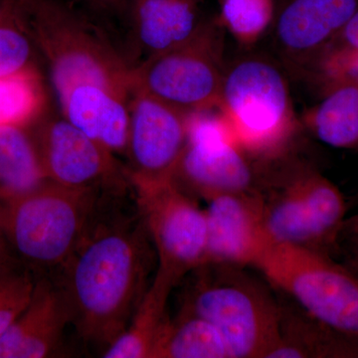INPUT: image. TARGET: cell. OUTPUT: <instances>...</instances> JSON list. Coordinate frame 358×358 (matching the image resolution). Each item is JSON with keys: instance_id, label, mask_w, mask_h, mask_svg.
<instances>
[{"instance_id": "f546056e", "label": "cell", "mask_w": 358, "mask_h": 358, "mask_svg": "<svg viewBox=\"0 0 358 358\" xmlns=\"http://www.w3.org/2000/svg\"><path fill=\"white\" fill-rule=\"evenodd\" d=\"M343 235H346L348 237L358 235V214L352 218L346 219L343 225Z\"/></svg>"}, {"instance_id": "6da1fadb", "label": "cell", "mask_w": 358, "mask_h": 358, "mask_svg": "<svg viewBox=\"0 0 358 358\" xmlns=\"http://www.w3.org/2000/svg\"><path fill=\"white\" fill-rule=\"evenodd\" d=\"M61 115L110 150L128 141L131 70L108 35L65 0H17Z\"/></svg>"}, {"instance_id": "30bf717a", "label": "cell", "mask_w": 358, "mask_h": 358, "mask_svg": "<svg viewBox=\"0 0 358 358\" xmlns=\"http://www.w3.org/2000/svg\"><path fill=\"white\" fill-rule=\"evenodd\" d=\"M186 115L143 92L133 91L126 152L131 182L173 180L187 141Z\"/></svg>"}, {"instance_id": "484cf974", "label": "cell", "mask_w": 358, "mask_h": 358, "mask_svg": "<svg viewBox=\"0 0 358 358\" xmlns=\"http://www.w3.org/2000/svg\"><path fill=\"white\" fill-rule=\"evenodd\" d=\"M324 93L345 84H358V49L329 45L312 63Z\"/></svg>"}, {"instance_id": "e0dca14e", "label": "cell", "mask_w": 358, "mask_h": 358, "mask_svg": "<svg viewBox=\"0 0 358 358\" xmlns=\"http://www.w3.org/2000/svg\"><path fill=\"white\" fill-rule=\"evenodd\" d=\"M174 287L169 278L157 271L128 327L103 352L102 357H154L155 346L169 320L167 301Z\"/></svg>"}, {"instance_id": "4fadbf2b", "label": "cell", "mask_w": 358, "mask_h": 358, "mask_svg": "<svg viewBox=\"0 0 358 358\" xmlns=\"http://www.w3.org/2000/svg\"><path fill=\"white\" fill-rule=\"evenodd\" d=\"M248 157L233 140L186 143L174 181L188 194L206 201L251 192L257 188Z\"/></svg>"}, {"instance_id": "ac0fdd59", "label": "cell", "mask_w": 358, "mask_h": 358, "mask_svg": "<svg viewBox=\"0 0 358 358\" xmlns=\"http://www.w3.org/2000/svg\"><path fill=\"white\" fill-rule=\"evenodd\" d=\"M47 181L31 126L0 127V202L23 196Z\"/></svg>"}, {"instance_id": "d6a6232c", "label": "cell", "mask_w": 358, "mask_h": 358, "mask_svg": "<svg viewBox=\"0 0 358 358\" xmlns=\"http://www.w3.org/2000/svg\"><path fill=\"white\" fill-rule=\"evenodd\" d=\"M89 1H91V2H92V0H89Z\"/></svg>"}, {"instance_id": "4316f807", "label": "cell", "mask_w": 358, "mask_h": 358, "mask_svg": "<svg viewBox=\"0 0 358 358\" xmlns=\"http://www.w3.org/2000/svg\"><path fill=\"white\" fill-rule=\"evenodd\" d=\"M329 45L358 49V8ZM327 45V46H329ZM326 47V48H327Z\"/></svg>"}, {"instance_id": "3957f363", "label": "cell", "mask_w": 358, "mask_h": 358, "mask_svg": "<svg viewBox=\"0 0 358 358\" xmlns=\"http://www.w3.org/2000/svg\"><path fill=\"white\" fill-rule=\"evenodd\" d=\"M103 193L47 181L37 189L0 202L7 244L36 277L53 274L74 253Z\"/></svg>"}, {"instance_id": "7c38bea8", "label": "cell", "mask_w": 358, "mask_h": 358, "mask_svg": "<svg viewBox=\"0 0 358 358\" xmlns=\"http://www.w3.org/2000/svg\"><path fill=\"white\" fill-rule=\"evenodd\" d=\"M68 326L64 292L54 275H38L27 307L0 338V358L55 357Z\"/></svg>"}, {"instance_id": "2e32d148", "label": "cell", "mask_w": 358, "mask_h": 358, "mask_svg": "<svg viewBox=\"0 0 358 358\" xmlns=\"http://www.w3.org/2000/svg\"><path fill=\"white\" fill-rule=\"evenodd\" d=\"M268 358H358V343L313 319L298 305H281L279 341Z\"/></svg>"}, {"instance_id": "44dd1931", "label": "cell", "mask_w": 358, "mask_h": 358, "mask_svg": "<svg viewBox=\"0 0 358 358\" xmlns=\"http://www.w3.org/2000/svg\"><path fill=\"white\" fill-rule=\"evenodd\" d=\"M152 358H231L215 327L192 313L182 312L164 327Z\"/></svg>"}, {"instance_id": "5bb4252c", "label": "cell", "mask_w": 358, "mask_h": 358, "mask_svg": "<svg viewBox=\"0 0 358 358\" xmlns=\"http://www.w3.org/2000/svg\"><path fill=\"white\" fill-rule=\"evenodd\" d=\"M358 8V0H289L275 25L285 53L312 65Z\"/></svg>"}, {"instance_id": "52a82bcc", "label": "cell", "mask_w": 358, "mask_h": 358, "mask_svg": "<svg viewBox=\"0 0 358 358\" xmlns=\"http://www.w3.org/2000/svg\"><path fill=\"white\" fill-rule=\"evenodd\" d=\"M221 44L213 26L173 50L133 66V91H140L185 114L217 108L224 73Z\"/></svg>"}, {"instance_id": "cb8c5ba5", "label": "cell", "mask_w": 358, "mask_h": 358, "mask_svg": "<svg viewBox=\"0 0 358 358\" xmlns=\"http://www.w3.org/2000/svg\"><path fill=\"white\" fill-rule=\"evenodd\" d=\"M274 17V0H222L220 20L240 43H256Z\"/></svg>"}, {"instance_id": "5b68a950", "label": "cell", "mask_w": 358, "mask_h": 358, "mask_svg": "<svg viewBox=\"0 0 358 358\" xmlns=\"http://www.w3.org/2000/svg\"><path fill=\"white\" fill-rule=\"evenodd\" d=\"M218 108L248 157H279L298 129L286 80L259 59L241 61L224 74Z\"/></svg>"}, {"instance_id": "f1b7e54d", "label": "cell", "mask_w": 358, "mask_h": 358, "mask_svg": "<svg viewBox=\"0 0 358 358\" xmlns=\"http://www.w3.org/2000/svg\"><path fill=\"white\" fill-rule=\"evenodd\" d=\"M7 242L2 231L1 224H0V268L3 267L6 264L10 263L13 258L7 254Z\"/></svg>"}, {"instance_id": "1f68e13d", "label": "cell", "mask_w": 358, "mask_h": 358, "mask_svg": "<svg viewBox=\"0 0 358 358\" xmlns=\"http://www.w3.org/2000/svg\"><path fill=\"white\" fill-rule=\"evenodd\" d=\"M14 4V0H0V20L10 11Z\"/></svg>"}, {"instance_id": "7402d4cb", "label": "cell", "mask_w": 358, "mask_h": 358, "mask_svg": "<svg viewBox=\"0 0 358 358\" xmlns=\"http://www.w3.org/2000/svg\"><path fill=\"white\" fill-rule=\"evenodd\" d=\"M296 178L315 229L331 257L338 249L346 220L343 193L326 176L313 169L296 174Z\"/></svg>"}, {"instance_id": "83f0119b", "label": "cell", "mask_w": 358, "mask_h": 358, "mask_svg": "<svg viewBox=\"0 0 358 358\" xmlns=\"http://www.w3.org/2000/svg\"><path fill=\"white\" fill-rule=\"evenodd\" d=\"M350 238V249L348 253V268L358 278V235L348 236Z\"/></svg>"}, {"instance_id": "9c48e42d", "label": "cell", "mask_w": 358, "mask_h": 358, "mask_svg": "<svg viewBox=\"0 0 358 358\" xmlns=\"http://www.w3.org/2000/svg\"><path fill=\"white\" fill-rule=\"evenodd\" d=\"M31 129L52 182L109 193L131 189L128 169L115 155L62 115H42Z\"/></svg>"}, {"instance_id": "d4e9b609", "label": "cell", "mask_w": 358, "mask_h": 358, "mask_svg": "<svg viewBox=\"0 0 358 358\" xmlns=\"http://www.w3.org/2000/svg\"><path fill=\"white\" fill-rule=\"evenodd\" d=\"M36 50L15 0L10 11L0 20V77L36 67Z\"/></svg>"}, {"instance_id": "ffe728a7", "label": "cell", "mask_w": 358, "mask_h": 358, "mask_svg": "<svg viewBox=\"0 0 358 358\" xmlns=\"http://www.w3.org/2000/svg\"><path fill=\"white\" fill-rule=\"evenodd\" d=\"M310 133L326 145L358 150V84L329 89L303 117Z\"/></svg>"}, {"instance_id": "9a60e30c", "label": "cell", "mask_w": 358, "mask_h": 358, "mask_svg": "<svg viewBox=\"0 0 358 358\" xmlns=\"http://www.w3.org/2000/svg\"><path fill=\"white\" fill-rule=\"evenodd\" d=\"M131 20L143 60L187 43L204 26L196 0H134Z\"/></svg>"}, {"instance_id": "7a4b0ae2", "label": "cell", "mask_w": 358, "mask_h": 358, "mask_svg": "<svg viewBox=\"0 0 358 358\" xmlns=\"http://www.w3.org/2000/svg\"><path fill=\"white\" fill-rule=\"evenodd\" d=\"M124 195L103 194L74 253L52 274L64 292L78 338L101 355L128 327L157 262L136 201L133 208L124 204Z\"/></svg>"}, {"instance_id": "603a6c76", "label": "cell", "mask_w": 358, "mask_h": 358, "mask_svg": "<svg viewBox=\"0 0 358 358\" xmlns=\"http://www.w3.org/2000/svg\"><path fill=\"white\" fill-rule=\"evenodd\" d=\"M46 114V93L36 67L0 77V127L31 126Z\"/></svg>"}, {"instance_id": "4dcf8cb0", "label": "cell", "mask_w": 358, "mask_h": 358, "mask_svg": "<svg viewBox=\"0 0 358 358\" xmlns=\"http://www.w3.org/2000/svg\"><path fill=\"white\" fill-rule=\"evenodd\" d=\"M124 2L126 0H92V3L106 8H119Z\"/></svg>"}, {"instance_id": "277c9868", "label": "cell", "mask_w": 358, "mask_h": 358, "mask_svg": "<svg viewBox=\"0 0 358 358\" xmlns=\"http://www.w3.org/2000/svg\"><path fill=\"white\" fill-rule=\"evenodd\" d=\"M180 310L192 313L221 334L231 358H268L279 341L281 305L243 268L205 264Z\"/></svg>"}, {"instance_id": "d6986e66", "label": "cell", "mask_w": 358, "mask_h": 358, "mask_svg": "<svg viewBox=\"0 0 358 358\" xmlns=\"http://www.w3.org/2000/svg\"><path fill=\"white\" fill-rule=\"evenodd\" d=\"M263 199L266 230L274 243L329 256L301 196L296 176L270 196L263 195Z\"/></svg>"}, {"instance_id": "ba28073f", "label": "cell", "mask_w": 358, "mask_h": 358, "mask_svg": "<svg viewBox=\"0 0 358 358\" xmlns=\"http://www.w3.org/2000/svg\"><path fill=\"white\" fill-rule=\"evenodd\" d=\"M131 183L136 208L157 252V271L176 286L205 262L206 212L174 179Z\"/></svg>"}, {"instance_id": "8992f818", "label": "cell", "mask_w": 358, "mask_h": 358, "mask_svg": "<svg viewBox=\"0 0 358 358\" xmlns=\"http://www.w3.org/2000/svg\"><path fill=\"white\" fill-rule=\"evenodd\" d=\"M313 319L358 343V278L329 256L274 243L255 267Z\"/></svg>"}, {"instance_id": "8fae6325", "label": "cell", "mask_w": 358, "mask_h": 358, "mask_svg": "<svg viewBox=\"0 0 358 358\" xmlns=\"http://www.w3.org/2000/svg\"><path fill=\"white\" fill-rule=\"evenodd\" d=\"M205 264L256 267L273 243L266 230L263 194L258 189L209 200Z\"/></svg>"}]
</instances>
